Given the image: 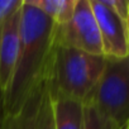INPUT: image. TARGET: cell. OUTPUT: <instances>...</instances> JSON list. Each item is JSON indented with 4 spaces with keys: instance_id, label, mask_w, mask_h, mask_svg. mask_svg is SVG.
Masks as SVG:
<instances>
[{
    "instance_id": "6da1fadb",
    "label": "cell",
    "mask_w": 129,
    "mask_h": 129,
    "mask_svg": "<svg viewBox=\"0 0 129 129\" xmlns=\"http://www.w3.org/2000/svg\"><path fill=\"white\" fill-rule=\"evenodd\" d=\"M56 27L39 9L23 0L19 53L12 80L4 91L7 115L18 113L30 92L47 77Z\"/></svg>"
},
{
    "instance_id": "7a4b0ae2",
    "label": "cell",
    "mask_w": 129,
    "mask_h": 129,
    "mask_svg": "<svg viewBox=\"0 0 129 129\" xmlns=\"http://www.w3.org/2000/svg\"><path fill=\"white\" fill-rule=\"evenodd\" d=\"M105 64V56L90 54L79 49L53 46L47 71V89L51 98L90 99Z\"/></svg>"
},
{
    "instance_id": "3957f363",
    "label": "cell",
    "mask_w": 129,
    "mask_h": 129,
    "mask_svg": "<svg viewBox=\"0 0 129 129\" xmlns=\"http://www.w3.org/2000/svg\"><path fill=\"white\" fill-rule=\"evenodd\" d=\"M85 104L95 106L113 129H124L129 123V56L105 57L103 74Z\"/></svg>"
},
{
    "instance_id": "277c9868",
    "label": "cell",
    "mask_w": 129,
    "mask_h": 129,
    "mask_svg": "<svg viewBox=\"0 0 129 129\" xmlns=\"http://www.w3.org/2000/svg\"><path fill=\"white\" fill-rule=\"evenodd\" d=\"M54 43L90 54L104 56L99 27L90 0H77L69 23L56 27Z\"/></svg>"
},
{
    "instance_id": "5b68a950",
    "label": "cell",
    "mask_w": 129,
    "mask_h": 129,
    "mask_svg": "<svg viewBox=\"0 0 129 129\" xmlns=\"http://www.w3.org/2000/svg\"><path fill=\"white\" fill-rule=\"evenodd\" d=\"M90 4L99 27L103 54L105 57L124 58L129 56L128 20L121 19L106 8L100 0H90Z\"/></svg>"
},
{
    "instance_id": "8992f818",
    "label": "cell",
    "mask_w": 129,
    "mask_h": 129,
    "mask_svg": "<svg viewBox=\"0 0 129 129\" xmlns=\"http://www.w3.org/2000/svg\"><path fill=\"white\" fill-rule=\"evenodd\" d=\"M22 8L9 17L0 28V87L7 90L19 53Z\"/></svg>"
},
{
    "instance_id": "52a82bcc",
    "label": "cell",
    "mask_w": 129,
    "mask_h": 129,
    "mask_svg": "<svg viewBox=\"0 0 129 129\" xmlns=\"http://www.w3.org/2000/svg\"><path fill=\"white\" fill-rule=\"evenodd\" d=\"M47 84V77L30 92L20 110L5 116L3 129H37L39 109Z\"/></svg>"
},
{
    "instance_id": "ba28073f",
    "label": "cell",
    "mask_w": 129,
    "mask_h": 129,
    "mask_svg": "<svg viewBox=\"0 0 129 129\" xmlns=\"http://www.w3.org/2000/svg\"><path fill=\"white\" fill-rule=\"evenodd\" d=\"M56 129H82L84 103L71 98H51Z\"/></svg>"
},
{
    "instance_id": "9c48e42d",
    "label": "cell",
    "mask_w": 129,
    "mask_h": 129,
    "mask_svg": "<svg viewBox=\"0 0 129 129\" xmlns=\"http://www.w3.org/2000/svg\"><path fill=\"white\" fill-rule=\"evenodd\" d=\"M32 7L39 9L44 15L56 23L63 25L72 18L77 0H25Z\"/></svg>"
},
{
    "instance_id": "30bf717a",
    "label": "cell",
    "mask_w": 129,
    "mask_h": 129,
    "mask_svg": "<svg viewBox=\"0 0 129 129\" xmlns=\"http://www.w3.org/2000/svg\"><path fill=\"white\" fill-rule=\"evenodd\" d=\"M37 129H56L54 128V119H53V109H52V101L51 96L47 89H44L41 109H39V115H38V125Z\"/></svg>"
},
{
    "instance_id": "8fae6325",
    "label": "cell",
    "mask_w": 129,
    "mask_h": 129,
    "mask_svg": "<svg viewBox=\"0 0 129 129\" xmlns=\"http://www.w3.org/2000/svg\"><path fill=\"white\" fill-rule=\"evenodd\" d=\"M82 129H113V128L98 113L94 105L84 104V128Z\"/></svg>"
},
{
    "instance_id": "7c38bea8",
    "label": "cell",
    "mask_w": 129,
    "mask_h": 129,
    "mask_svg": "<svg viewBox=\"0 0 129 129\" xmlns=\"http://www.w3.org/2000/svg\"><path fill=\"white\" fill-rule=\"evenodd\" d=\"M23 5V0H0V28L5 20L12 17Z\"/></svg>"
},
{
    "instance_id": "4fadbf2b",
    "label": "cell",
    "mask_w": 129,
    "mask_h": 129,
    "mask_svg": "<svg viewBox=\"0 0 129 129\" xmlns=\"http://www.w3.org/2000/svg\"><path fill=\"white\" fill-rule=\"evenodd\" d=\"M100 2L113 10L116 15H119L121 19L128 20V13H129V0H100Z\"/></svg>"
},
{
    "instance_id": "5bb4252c",
    "label": "cell",
    "mask_w": 129,
    "mask_h": 129,
    "mask_svg": "<svg viewBox=\"0 0 129 129\" xmlns=\"http://www.w3.org/2000/svg\"><path fill=\"white\" fill-rule=\"evenodd\" d=\"M5 96H4V90L0 87V129L4 126V120H5Z\"/></svg>"
},
{
    "instance_id": "9a60e30c",
    "label": "cell",
    "mask_w": 129,
    "mask_h": 129,
    "mask_svg": "<svg viewBox=\"0 0 129 129\" xmlns=\"http://www.w3.org/2000/svg\"><path fill=\"white\" fill-rule=\"evenodd\" d=\"M124 129H129V123H128V125H126V126H125Z\"/></svg>"
},
{
    "instance_id": "2e32d148",
    "label": "cell",
    "mask_w": 129,
    "mask_h": 129,
    "mask_svg": "<svg viewBox=\"0 0 129 129\" xmlns=\"http://www.w3.org/2000/svg\"><path fill=\"white\" fill-rule=\"evenodd\" d=\"M128 33H129V22H128Z\"/></svg>"
},
{
    "instance_id": "e0dca14e",
    "label": "cell",
    "mask_w": 129,
    "mask_h": 129,
    "mask_svg": "<svg viewBox=\"0 0 129 129\" xmlns=\"http://www.w3.org/2000/svg\"><path fill=\"white\" fill-rule=\"evenodd\" d=\"M128 22H129V13H128Z\"/></svg>"
}]
</instances>
